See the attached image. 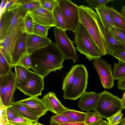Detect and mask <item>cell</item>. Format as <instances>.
<instances>
[{
    "label": "cell",
    "instance_id": "obj_1",
    "mask_svg": "<svg viewBox=\"0 0 125 125\" xmlns=\"http://www.w3.org/2000/svg\"><path fill=\"white\" fill-rule=\"evenodd\" d=\"M31 69L43 78L51 72L61 70L66 59L55 43L52 42L31 53Z\"/></svg>",
    "mask_w": 125,
    "mask_h": 125
},
{
    "label": "cell",
    "instance_id": "obj_2",
    "mask_svg": "<svg viewBox=\"0 0 125 125\" xmlns=\"http://www.w3.org/2000/svg\"><path fill=\"white\" fill-rule=\"evenodd\" d=\"M80 22L81 23L96 43L102 55L107 54V42L98 25L97 13L91 8L83 5L78 6Z\"/></svg>",
    "mask_w": 125,
    "mask_h": 125
},
{
    "label": "cell",
    "instance_id": "obj_3",
    "mask_svg": "<svg viewBox=\"0 0 125 125\" xmlns=\"http://www.w3.org/2000/svg\"><path fill=\"white\" fill-rule=\"evenodd\" d=\"M74 42L75 48L80 54L84 55L90 61L102 56L101 52L94 40L84 26L80 22L76 30Z\"/></svg>",
    "mask_w": 125,
    "mask_h": 125
},
{
    "label": "cell",
    "instance_id": "obj_4",
    "mask_svg": "<svg viewBox=\"0 0 125 125\" xmlns=\"http://www.w3.org/2000/svg\"><path fill=\"white\" fill-rule=\"evenodd\" d=\"M88 73L85 67L79 64L74 79L68 87L63 91L65 99L76 100L85 92L88 80Z\"/></svg>",
    "mask_w": 125,
    "mask_h": 125
},
{
    "label": "cell",
    "instance_id": "obj_5",
    "mask_svg": "<svg viewBox=\"0 0 125 125\" xmlns=\"http://www.w3.org/2000/svg\"><path fill=\"white\" fill-rule=\"evenodd\" d=\"M94 111L102 117L106 119L113 115L120 110L124 109L121 100L104 90L101 93Z\"/></svg>",
    "mask_w": 125,
    "mask_h": 125
},
{
    "label": "cell",
    "instance_id": "obj_6",
    "mask_svg": "<svg viewBox=\"0 0 125 125\" xmlns=\"http://www.w3.org/2000/svg\"><path fill=\"white\" fill-rule=\"evenodd\" d=\"M25 31L24 19L11 31L6 33L0 41V51L11 66V57L13 53L22 34Z\"/></svg>",
    "mask_w": 125,
    "mask_h": 125
},
{
    "label": "cell",
    "instance_id": "obj_7",
    "mask_svg": "<svg viewBox=\"0 0 125 125\" xmlns=\"http://www.w3.org/2000/svg\"><path fill=\"white\" fill-rule=\"evenodd\" d=\"M59 2L66 30L74 32L80 22L78 7L69 0H60Z\"/></svg>",
    "mask_w": 125,
    "mask_h": 125
},
{
    "label": "cell",
    "instance_id": "obj_8",
    "mask_svg": "<svg viewBox=\"0 0 125 125\" xmlns=\"http://www.w3.org/2000/svg\"><path fill=\"white\" fill-rule=\"evenodd\" d=\"M54 31L55 43L66 59H71L74 62H78L79 58L73 43L66 35L65 31L55 27Z\"/></svg>",
    "mask_w": 125,
    "mask_h": 125
},
{
    "label": "cell",
    "instance_id": "obj_9",
    "mask_svg": "<svg viewBox=\"0 0 125 125\" xmlns=\"http://www.w3.org/2000/svg\"><path fill=\"white\" fill-rule=\"evenodd\" d=\"M93 64L104 88L108 89L112 88L114 85L115 79L112 72V65L100 58L93 59Z\"/></svg>",
    "mask_w": 125,
    "mask_h": 125
},
{
    "label": "cell",
    "instance_id": "obj_10",
    "mask_svg": "<svg viewBox=\"0 0 125 125\" xmlns=\"http://www.w3.org/2000/svg\"><path fill=\"white\" fill-rule=\"evenodd\" d=\"M43 78L42 76L32 72L27 83L18 89L26 95L37 97L41 95L42 92L44 89Z\"/></svg>",
    "mask_w": 125,
    "mask_h": 125
},
{
    "label": "cell",
    "instance_id": "obj_11",
    "mask_svg": "<svg viewBox=\"0 0 125 125\" xmlns=\"http://www.w3.org/2000/svg\"><path fill=\"white\" fill-rule=\"evenodd\" d=\"M23 1L15 0L6 9L11 11L12 16L10 25L6 34L10 32L21 22L29 13L21 6Z\"/></svg>",
    "mask_w": 125,
    "mask_h": 125
},
{
    "label": "cell",
    "instance_id": "obj_12",
    "mask_svg": "<svg viewBox=\"0 0 125 125\" xmlns=\"http://www.w3.org/2000/svg\"><path fill=\"white\" fill-rule=\"evenodd\" d=\"M5 85V97L3 106L6 108L11 106L14 102V97L16 86L15 73L10 72L3 75Z\"/></svg>",
    "mask_w": 125,
    "mask_h": 125
},
{
    "label": "cell",
    "instance_id": "obj_13",
    "mask_svg": "<svg viewBox=\"0 0 125 125\" xmlns=\"http://www.w3.org/2000/svg\"><path fill=\"white\" fill-rule=\"evenodd\" d=\"M14 102L24 106L35 114L38 118L45 114L48 111L42 100L36 97H30Z\"/></svg>",
    "mask_w": 125,
    "mask_h": 125
},
{
    "label": "cell",
    "instance_id": "obj_14",
    "mask_svg": "<svg viewBox=\"0 0 125 125\" xmlns=\"http://www.w3.org/2000/svg\"><path fill=\"white\" fill-rule=\"evenodd\" d=\"M30 13L34 22L51 27H55L56 25L52 13L42 6Z\"/></svg>",
    "mask_w": 125,
    "mask_h": 125
},
{
    "label": "cell",
    "instance_id": "obj_15",
    "mask_svg": "<svg viewBox=\"0 0 125 125\" xmlns=\"http://www.w3.org/2000/svg\"><path fill=\"white\" fill-rule=\"evenodd\" d=\"M100 95V93L94 92H85L80 97L78 103V107L83 111H94Z\"/></svg>",
    "mask_w": 125,
    "mask_h": 125
},
{
    "label": "cell",
    "instance_id": "obj_16",
    "mask_svg": "<svg viewBox=\"0 0 125 125\" xmlns=\"http://www.w3.org/2000/svg\"><path fill=\"white\" fill-rule=\"evenodd\" d=\"M42 100L47 110L56 115L61 114L69 109L62 104L55 94L52 92L46 94Z\"/></svg>",
    "mask_w": 125,
    "mask_h": 125
},
{
    "label": "cell",
    "instance_id": "obj_17",
    "mask_svg": "<svg viewBox=\"0 0 125 125\" xmlns=\"http://www.w3.org/2000/svg\"><path fill=\"white\" fill-rule=\"evenodd\" d=\"M96 18L99 27L107 43V54L112 56L114 51L118 48L125 47V45L116 41L111 36L108 30L103 24L97 13Z\"/></svg>",
    "mask_w": 125,
    "mask_h": 125
},
{
    "label": "cell",
    "instance_id": "obj_18",
    "mask_svg": "<svg viewBox=\"0 0 125 125\" xmlns=\"http://www.w3.org/2000/svg\"><path fill=\"white\" fill-rule=\"evenodd\" d=\"M51 42V40L47 37L28 34L26 40L27 52L31 53L48 46Z\"/></svg>",
    "mask_w": 125,
    "mask_h": 125
},
{
    "label": "cell",
    "instance_id": "obj_19",
    "mask_svg": "<svg viewBox=\"0 0 125 125\" xmlns=\"http://www.w3.org/2000/svg\"><path fill=\"white\" fill-rule=\"evenodd\" d=\"M28 34L26 31L22 33L13 52L11 57L12 67L18 63L21 55L27 52L26 40Z\"/></svg>",
    "mask_w": 125,
    "mask_h": 125
},
{
    "label": "cell",
    "instance_id": "obj_20",
    "mask_svg": "<svg viewBox=\"0 0 125 125\" xmlns=\"http://www.w3.org/2000/svg\"><path fill=\"white\" fill-rule=\"evenodd\" d=\"M17 88L24 85L28 82L32 72L24 67L16 65L14 66Z\"/></svg>",
    "mask_w": 125,
    "mask_h": 125
},
{
    "label": "cell",
    "instance_id": "obj_21",
    "mask_svg": "<svg viewBox=\"0 0 125 125\" xmlns=\"http://www.w3.org/2000/svg\"><path fill=\"white\" fill-rule=\"evenodd\" d=\"M106 7L114 27L125 32V16L112 6Z\"/></svg>",
    "mask_w": 125,
    "mask_h": 125
},
{
    "label": "cell",
    "instance_id": "obj_22",
    "mask_svg": "<svg viewBox=\"0 0 125 125\" xmlns=\"http://www.w3.org/2000/svg\"><path fill=\"white\" fill-rule=\"evenodd\" d=\"M12 17V14L10 10L5 9L0 11V41L4 37L9 28Z\"/></svg>",
    "mask_w": 125,
    "mask_h": 125
},
{
    "label": "cell",
    "instance_id": "obj_23",
    "mask_svg": "<svg viewBox=\"0 0 125 125\" xmlns=\"http://www.w3.org/2000/svg\"><path fill=\"white\" fill-rule=\"evenodd\" d=\"M100 20L104 27L109 30L114 27L110 16L105 5L101 6L95 9Z\"/></svg>",
    "mask_w": 125,
    "mask_h": 125
},
{
    "label": "cell",
    "instance_id": "obj_24",
    "mask_svg": "<svg viewBox=\"0 0 125 125\" xmlns=\"http://www.w3.org/2000/svg\"><path fill=\"white\" fill-rule=\"evenodd\" d=\"M10 107L23 116L36 122L38 121L37 116L24 106L14 102Z\"/></svg>",
    "mask_w": 125,
    "mask_h": 125
},
{
    "label": "cell",
    "instance_id": "obj_25",
    "mask_svg": "<svg viewBox=\"0 0 125 125\" xmlns=\"http://www.w3.org/2000/svg\"><path fill=\"white\" fill-rule=\"evenodd\" d=\"M52 13L56 24L55 27L65 31L66 30L64 20L59 4L54 9Z\"/></svg>",
    "mask_w": 125,
    "mask_h": 125
},
{
    "label": "cell",
    "instance_id": "obj_26",
    "mask_svg": "<svg viewBox=\"0 0 125 125\" xmlns=\"http://www.w3.org/2000/svg\"><path fill=\"white\" fill-rule=\"evenodd\" d=\"M61 114L76 122H84L86 118V113L70 109Z\"/></svg>",
    "mask_w": 125,
    "mask_h": 125
},
{
    "label": "cell",
    "instance_id": "obj_27",
    "mask_svg": "<svg viewBox=\"0 0 125 125\" xmlns=\"http://www.w3.org/2000/svg\"><path fill=\"white\" fill-rule=\"evenodd\" d=\"M84 122L85 125H98L101 124L104 120L102 117L95 111H87Z\"/></svg>",
    "mask_w": 125,
    "mask_h": 125
},
{
    "label": "cell",
    "instance_id": "obj_28",
    "mask_svg": "<svg viewBox=\"0 0 125 125\" xmlns=\"http://www.w3.org/2000/svg\"><path fill=\"white\" fill-rule=\"evenodd\" d=\"M113 75L115 79L119 80L125 77V62L118 60V63L114 62Z\"/></svg>",
    "mask_w": 125,
    "mask_h": 125
},
{
    "label": "cell",
    "instance_id": "obj_29",
    "mask_svg": "<svg viewBox=\"0 0 125 125\" xmlns=\"http://www.w3.org/2000/svg\"><path fill=\"white\" fill-rule=\"evenodd\" d=\"M78 64L73 66L70 70L67 73L62 83V90H65L74 79L77 71Z\"/></svg>",
    "mask_w": 125,
    "mask_h": 125
},
{
    "label": "cell",
    "instance_id": "obj_30",
    "mask_svg": "<svg viewBox=\"0 0 125 125\" xmlns=\"http://www.w3.org/2000/svg\"><path fill=\"white\" fill-rule=\"evenodd\" d=\"M11 66L7 61L2 52H0V75L8 74L11 71Z\"/></svg>",
    "mask_w": 125,
    "mask_h": 125
},
{
    "label": "cell",
    "instance_id": "obj_31",
    "mask_svg": "<svg viewBox=\"0 0 125 125\" xmlns=\"http://www.w3.org/2000/svg\"><path fill=\"white\" fill-rule=\"evenodd\" d=\"M21 6L29 12H31L41 6L40 0H24Z\"/></svg>",
    "mask_w": 125,
    "mask_h": 125
},
{
    "label": "cell",
    "instance_id": "obj_32",
    "mask_svg": "<svg viewBox=\"0 0 125 125\" xmlns=\"http://www.w3.org/2000/svg\"><path fill=\"white\" fill-rule=\"evenodd\" d=\"M108 30L111 35L115 40L125 45V35L123 31L114 27Z\"/></svg>",
    "mask_w": 125,
    "mask_h": 125
},
{
    "label": "cell",
    "instance_id": "obj_33",
    "mask_svg": "<svg viewBox=\"0 0 125 125\" xmlns=\"http://www.w3.org/2000/svg\"><path fill=\"white\" fill-rule=\"evenodd\" d=\"M76 122L70 118L61 114L56 115L51 117L50 125H60L62 123Z\"/></svg>",
    "mask_w": 125,
    "mask_h": 125
},
{
    "label": "cell",
    "instance_id": "obj_34",
    "mask_svg": "<svg viewBox=\"0 0 125 125\" xmlns=\"http://www.w3.org/2000/svg\"><path fill=\"white\" fill-rule=\"evenodd\" d=\"M51 27L43 26L34 22L33 34L39 36L47 37L48 31Z\"/></svg>",
    "mask_w": 125,
    "mask_h": 125
},
{
    "label": "cell",
    "instance_id": "obj_35",
    "mask_svg": "<svg viewBox=\"0 0 125 125\" xmlns=\"http://www.w3.org/2000/svg\"><path fill=\"white\" fill-rule=\"evenodd\" d=\"M31 53L27 52L23 54L16 65L21 66L28 69H31Z\"/></svg>",
    "mask_w": 125,
    "mask_h": 125
},
{
    "label": "cell",
    "instance_id": "obj_36",
    "mask_svg": "<svg viewBox=\"0 0 125 125\" xmlns=\"http://www.w3.org/2000/svg\"><path fill=\"white\" fill-rule=\"evenodd\" d=\"M24 21L26 31L28 34H33L34 22L30 12L26 15Z\"/></svg>",
    "mask_w": 125,
    "mask_h": 125
},
{
    "label": "cell",
    "instance_id": "obj_37",
    "mask_svg": "<svg viewBox=\"0 0 125 125\" xmlns=\"http://www.w3.org/2000/svg\"><path fill=\"white\" fill-rule=\"evenodd\" d=\"M41 6L52 13L54 8L59 4L57 0H40Z\"/></svg>",
    "mask_w": 125,
    "mask_h": 125
},
{
    "label": "cell",
    "instance_id": "obj_38",
    "mask_svg": "<svg viewBox=\"0 0 125 125\" xmlns=\"http://www.w3.org/2000/svg\"><path fill=\"white\" fill-rule=\"evenodd\" d=\"M36 122L23 116H20L15 117L12 121L9 122L15 125H29Z\"/></svg>",
    "mask_w": 125,
    "mask_h": 125
},
{
    "label": "cell",
    "instance_id": "obj_39",
    "mask_svg": "<svg viewBox=\"0 0 125 125\" xmlns=\"http://www.w3.org/2000/svg\"><path fill=\"white\" fill-rule=\"evenodd\" d=\"M113 1L114 0H86L85 1V2L93 10L96 9L101 6L105 5L106 3Z\"/></svg>",
    "mask_w": 125,
    "mask_h": 125
},
{
    "label": "cell",
    "instance_id": "obj_40",
    "mask_svg": "<svg viewBox=\"0 0 125 125\" xmlns=\"http://www.w3.org/2000/svg\"><path fill=\"white\" fill-rule=\"evenodd\" d=\"M120 110L107 119L110 125H117L120 124L122 120L123 114Z\"/></svg>",
    "mask_w": 125,
    "mask_h": 125
},
{
    "label": "cell",
    "instance_id": "obj_41",
    "mask_svg": "<svg viewBox=\"0 0 125 125\" xmlns=\"http://www.w3.org/2000/svg\"><path fill=\"white\" fill-rule=\"evenodd\" d=\"M112 56L125 62V47L117 49L113 52Z\"/></svg>",
    "mask_w": 125,
    "mask_h": 125
},
{
    "label": "cell",
    "instance_id": "obj_42",
    "mask_svg": "<svg viewBox=\"0 0 125 125\" xmlns=\"http://www.w3.org/2000/svg\"><path fill=\"white\" fill-rule=\"evenodd\" d=\"M5 97V85L3 76L0 75V103L3 104Z\"/></svg>",
    "mask_w": 125,
    "mask_h": 125
},
{
    "label": "cell",
    "instance_id": "obj_43",
    "mask_svg": "<svg viewBox=\"0 0 125 125\" xmlns=\"http://www.w3.org/2000/svg\"><path fill=\"white\" fill-rule=\"evenodd\" d=\"M6 112L7 118L9 122L12 121L16 117L20 116H22L10 106L6 108Z\"/></svg>",
    "mask_w": 125,
    "mask_h": 125
},
{
    "label": "cell",
    "instance_id": "obj_44",
    "mask_svg": "<svg viewBox=\"0 0 125 125\" xmlns=\"http://www.w3.org/2000/svg\"><path fill=\"white\" fill-rule=\"evenodd\" d=\"M0 125H3L9 122L6 112V108L0 103Z\"/></svg>",
    "mask_w": 125,
    "mask_h": 125
},
{
    "label": "cell",
    "instance_id": "obj_45",
    "mask_svg": "<svg viewBox=\"0 0 125 125\" xmlns=\"http://www.w3.org/2000/svg\"><path fill=\"white\" fill-rule=\"evenodd\" d=\"M117 87L118 89L125 90V77L118 80Z\"/></svg>",
    "mask_w": 125,
    "mask_h": 125
},
{
    "label": "cell",
    "instance_id": "obj_46",
    "mask_svg": "<svg viewBox=\"0 0 125 125\" xmlns=\"http://www.w3.org/2000/svg\"><path fill=\"white\" fill-rule=\"evenodd\" d=\"M60 125H85L84 122H74L62 123Z\"/></svg>",
    "mask_w": 125,
    "mask_h": 125
},
{
    "label": "cell",
    "instance_id": "obj_47",
    "mask_svg": "<svg viewBox=\"0 0 125 125\" xmlns=\"http://www.w3.org/2000/svg\"><path fill=\"white\" fill-rule=\"evenodd\" d=\"M8 1V0H2L0 7V11L4 8Z\"/></svg>",
    "mask_w": 125,
    "mask_h": 125
},
{
    "label": "cell",
    "instance_id": "obj_48",
    "mask_svg": "<svg viewBox=\"0 0 125 125\" xmlns=\"http://www.w3.org/2000/svg\"><path fill=\"white\" fill-rule=\"evenodd\" d=\"M121 100L123 107L125 109V92Z\"/></svg>",
    "mask_w": 125,
    "mask_h": 125
},
{
    "label": "cell",
    "instance_id": "obj_49",
    "mask_svg": "<svg viewBox=\"0 0 125 125\" xmlns=\"http://www.w3.org/2000/svg\"><path fill=\"white\" fill-rule=\"evenodd\" d=\"M100 125H110L108 122L104 120L102 122Z\"/></svg>",
    "mask_w": 125,
    "mask_h": 125
},
{
    "label": "cell",
    "instance_id": "obj_50",
    "mask_svg": "<svg viewBox=\"0 0 125 125\" xmlns=\"http://www.w3.org/2000/svg\"><path fill=\"white\" fill-rule=\"evenodd\" d=\"M121 11L125 16V6H123L121 10Z\"/></svg>",
    "mask_w": 125,
    "mask_h": 125
},
{
    "label": "cell",
    "instance_id": "obj_51",
    "mask_svg": "<svg viewBox=\"0 0 125 125\" xmlns=\"http://www.w3.org/2000/svg\"><path fill=\"white\" fill-rule=\"evenodd\" d=\"M120 124V125H125V117L122 119Z\"/></svg>",
    "mask_w": 125,
    "mask_h": 125
},
{
    "label": "cell",
    "instance_id": "obj_52",
    "mask_svg": "<svg viewBox=\"0 0 125 125\" xmlns=\"http://www.w3.org/2000/svg\"><path fill=\"white\" fill-rule=\"evenodd\" d=\"M3 125H13L12 124H11L9 122L8 123H6V124H5Z\"/></svg>",
    "mask_w": 125,
    "mask_h": 125
},
{
    "label": "cell",
    "instance_id": "obj_53",
    "mask_svg": "<svg viewBox=\"0 0 125 125\" xmlns=\"http://www.w3.org/2000/svg\"><path fill=\"white\" fill-rule=\"evenodd\" d=\"M34 125H44L42 124H41L37 122H36L35 124Z\"/></svg>",
    "mask_w": 125,
    "mask_h": 125
},
{
    "label": "cell",
    "instance_id": "obj_54",
    "mask_svg": "<svg viewBox=\"0 0 125 125\" xmlns=\"http://www.w3.org/2000/svg\"><path fill=\"white\" fill-rule=\"evenodd\" d=\"M123 31V32H124V34H125V32L124 31Z\"/></svg>",
    "mask_w": 125,
    "mask_h": 125
},
{
    "label": "cell",
    "instance_id": "obj_55",
    "mask_svg": "<svg viewBox=\"0 0 125 125\" xmlns=\"http://www.w3.org/2000/svg\"></svg>",
    "mask_w": 125,
    "mask_h": 125
},
{
    "label": "cell",
    "instance_id": "obj_56",
    "mask_svg": "<svg viewBox=\"0 0 125 125\" xmlns=\"http://www.w3.org/2000/svg\"></svg>",
    "mask_w": 125,
    "mask_h": 125
}]
</instances>
